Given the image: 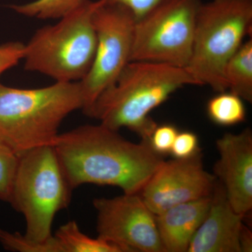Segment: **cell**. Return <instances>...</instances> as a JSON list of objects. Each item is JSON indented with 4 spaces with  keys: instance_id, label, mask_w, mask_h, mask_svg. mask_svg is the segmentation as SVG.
<instances>
[{
    "instance_id": "obj_17",
    "label": "cell",
    "mask_w": 252,
    "mask_h": 252,
    "mask_svg": "<svg viewBox=\"0 0 252 252\" xmlns=\"http://www.w3.org/2000/svg\"><path fill=\"white\" fill-rule=\"evenodd\" d=\"M88 0H33L10 6L15 12L28 18L58 19L80 7Z\"/></svg>"
},
{
    "instance_id": "obj_12",
    "label": "cell",
    "mask_w": 252,
    "mask_h": 252,
    "mask_svg": "<svg viewBox=\"0 0 252 252\" xmlns=\"http://www.w3.org/2000/svg\"><path fill=\"white\" fill-rule=\"evenodd\" d=\"M244 216L231 207L223 185L216 180L205 220L190 240L189 252H241Z\"/></svg>"
},
{
    "instance_id": "obj_9",
    "label": "cell",
    "mask_w": 252,
    "mask_h": 252,
    "mask_svg": "<svg viewBox=\"0 0 252 252\" xmlns=\"http://www.w3.org/2000/svg\"><path fill=\"white\" fill-rule=\"evenodd\" d=\"M97 231L100 238L120 245L127 252H163L156 215L139 193L95 198Z\"/></svg>"
},
{
    "instance_id": "obj_19",
    "label": "cell",
    "mask_w": 252,
    "mask_h": 252,
    "mask_svg": "<svg viewBox=\"0 0 252 252\" xmlns=\"http://www.w3.org/2000/svg\"><path fill=\"white\" fill-rule=\"evenodd\" d=\"M18 157L0 137V200L8 203Z\"/></svg>"
},
{
    "instance_id": "obj_4",
    "label": "cell",
    "mask_w": 252,
    "mask_h": 252,
    "mask_svg": "<svg viewBox=\"0 0 252 252\" xmlns=\"http://www.w3.org/2000/svg\"><path fill=\"white\" fill-rule=\"evenodd\" d=\"M101 2L88 0L55 24L38 29L25 44V69L55 81H80L94 61L97 45L94 15Z\"/></svg>"
},
{
    "instance_id": "obj_8",
    "label": "cell",
    "mask_w": 252,
    "mask_h": 252,
    "mask_svg": "<svg viewBox=\"0 0 252 252\" xmlns=\"http://www.w3.org/2000/svg\"><path fill=\"white\" fill-rule=\"evenodd\" d=\"M97 45L90 69L80 81L83 112L89 116L96 99L130 62L135 19L130 11L102 0L94 15Z\"/></svg>"
},
{
    "instance_id": "obj_14",
    "label": "cell",
    "mask_w": 252,
    "mask_h": 252,
    "mask_svg": "<svg viewBox=\"0 0 252 252\" xmlns=\"http://www.w3.org/2000/svg\"><path fill=\"white\" fill-rule=\"evenodd\" d=\"M227 90L252 102V39L243 42L225 67Z\"/></svg>"
},
{
    "instance_id": "obj_18",
    "label": "cell",
    "mask_w": 252,
    "mask_h": 252,
    "mask_svg": "<svg viewBox=\"0 0 252 252\" xmlns=\"http://www.w3.org/2000/svg\"><path fill=\"white\" fill-rule=\"evenodd\" d=\"M0 244L6 250L18 252H64L56 237L44 243H37L24 235L0 228Z\"/></svg>"
},
{
    "instance_id": "obj_6",
    "label": "cell",
    "mask_w": 252,
    "mask_h": 252,
    "mask_svg": "<svg viewBox=\"0 0 252 252\" xmlns=\"http://www.w3.org/2000/svg\"><path fill=\"white\" fill-rule=\"evenodd\" d=\"M252 0L202 2L195 23L191 56L186 69L198 86L227 91L225 67L251 34Z\"/></svg>"
},
{
    "instance_id": "obj_15",
    "label": "cell",
    "mask_w": 252,
    "mask_h": 252,
    "mask_svg": "<svg viewBox=\"0 0 252 252\" xmlns=\"http://www.w3.org/2000/svg\"><path fill=\"white\" fill-rule=\"evenodd\" d=\"M54 236L64 252H127L117 244L100 238H92L81 232L75 220L61 225Z\"/></svg>"
},
{
    "instance_id": "obj_10",
    "label": "cell",
    "mask_w": 252,
    "mask_h": 252,
    "mask_svg": "<svg viewBox=\"0 0 252 252\" xmlns=\"http://www.w3.org/2000/svg\"><path fill=\"white\" fill-rule=\"evenodd\" d=\"M216 180L204 169L200 152L187 158L163 160L139 194L157 215L179 204L210 196Z\"/></svg>"
},
{
    "instance_id": "obj_16",
    "label": "cell",
    "mask_w": 252,
    "mask_h": 252,
    "mask_svg": "<svg viewBox=\"0 0 252 252\" xmlns=\"http://www.w3.org/2000/svg\"><path fill=\"white\" fill-rule=\"evenodd\" d=\"M243 99L232 92L219 93L208 101L207 115L217 125L229 127L245 122L246 108Z\"/></svg>"
},
{
    "instance_id": "obj_3",
    "label": "cell",
    "mask_w": 252,
    "mask_h": 252,
    "mask_svg": "<svg viewBox=\"0 0 252 252\" xmlns=\"http://www.w3.org/2000/svg\"><path fill=\"white\" fill-rule=\"evenodd\" d=\"M83 107L79 81L29 89L0 83V137L18 157L54 146L63 121Z\"/></svg>"
},
{
    "instance_id": "obj_2",
    "label": "cell",
    "mask_w": 252,
    "mask_h": 252,
    "mask_svg": "<svg viewBox=\"0 0 252 252\" xmlns=\"http://www.w3.org/2000/svg\"><path fill=\"white\" fill-rule=\"evenodd\" d=\"M189 85L198 84L185 67L130 61L96 99L89 117L112 130L126 127L149 142L158 125L149 116L151 112Z\"/></svg>"
},
{
    "instance_id": "obj_23",
    "label": "cell",
    "mask_w": 252,
    "mask_h": 252,
    "mask_svg": "<svg viewBox=\"0 0 252 252\" xmlns=\"http://www.w3.org/2000/svg\"><path fill=\"white\" fill-rule=\"evenodd\" d=\"M166 0H104L105 3L124 6L130 11L135 21L140 19Z\"/></svg>"
},
{
    "instance_id": "obj_11",
    "label": "cell",
    "mask_w": 252,
    "mask_h": 252,
    "mask_svg": "<svg viewBox=\"0 0 252 252\" xmlns=\"http://www.w3.org/2000/svg\"><path fill=\"white\" fill-rule=\"evenodd\" d=\"M216 144L220 158L214 167L215 177L234 211L245 217L252 209V131L225 134Z\"/></svg>"
},
{
    "instance_id": "obj_7",
    "label": "cell",
    "mask_w": 252,
    "mask_h": 252,
    "mask_svg": "<svg viewBox=\"0 0 252 252\" xmlns=\"http://www.w3.org/2000/svg\"><path fill=\"white\" fill-rule=\"evenodd\" d=\"M201 0H166L135 21L130 61L187 67Z\"/></svg>"
},
{
    "instance_id": "obj_22",
    "label": "cell",
    "mask_w": 252,
    "mask_h": 252,
    "mask_svg": "<svg viewBox=\"0 0 252 252\" xmlns=\"http://www.w3.org/2000/svg\"><path fill=\"white\" fill-rule=\"evenodd\" d=\"M25 44L20 41H8L0 44V77L23 61Z\"/></svg>"
},
{
    "instance_id": "obj_5",
    "label": "cell",
    "mask_w": 252,
    "mask_h": 252,
    "mask_svg": "<svg viewBox=\"0 0 252 252\" xmlns=\"http://www.w3.org/2000/svg\"><path fill=\"white\" fill-rule=\"evenodd\" d=\"M72 190L54 146L18 157L8 203L24 216L25 236L37 243L51 240L55 217L69 206Z\"/></svg>"
},
{
    "instance_id": "obj_20",
    "label": "cell",
    "mask_w": 252,
    "mask_h": 252,
    "mask_svg": "<svg viewBox=\"0 0 252 252\" xmlns=\"http://www.w3.org/2000/svg\"><path fill=\"white\" fill-rule=\"evenodd\" d=\"M178 132V129L172 124L157 125L151 135L149 143L155 153L161 157L170 154Z\"/></svg>"
},
{
    "instance_id": "obj_1",
    "label": "cell",
    "mask_w": 252,
    "mask_h": 252,
    "mask_svg": "<svg viewBox=\"0 0 252 252\" xmlns=\"http://www.w3.org/2000/svg\"><path fill=\"white\" fill-rule=\"evenodd\" d=\"M54 147L72 190L92 184L140 193L164 160L149 142H130L101 124L60 133Z\"/></svg>"
},
{
    "instance_id": "obj_21",
    "label": "cell",
    "mask_w": 252,
    "mask_h": 252,
    "mask_svg": "<svg viewBox=\"0 0 252 252\" xmlns=\"http://www.w3.org/2000/svg\"><path fill=\"white\" fill-rule=\"evenodd\" d=\"M199 149V140L196 134L190 131H179L170 154L175 158H187L200 152Z\"/></svg>"
},
{
    "instance_id": "obj_24",
    "label": "cell",
    "mask_w": 252,
    "mask_h": 252,
    "mask_svg": "<svg viewBox=\"0 0 252 252\" xmlns=\"http://www.w3.org/2000/svg\"><path fill=\"white\" fill-rule=\"evenodd\" d=\"M240 245L241 252H252V233L244 223L240 230Z\"/></svg>"
},
{
    "instance_id": "obj_13",
    "label": "cell",
    "mask_w": 252,
    "mask_h": 252,
    "mask_svg": "<svg viewBox=\"0 0 252 252\" xmlns=\"http://www.w3.org/2000/svg\"><path fill=\"white\" fill-rule=\"evenodd\" d=\"M211 195L179 204L156 215L158 230L165 252H185L205 220Z\"/></svg>"
}]
</instances>
